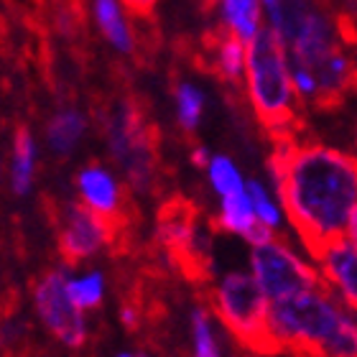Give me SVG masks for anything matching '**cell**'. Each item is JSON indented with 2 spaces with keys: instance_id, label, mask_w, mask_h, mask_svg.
Here are the masks:
<instances>
[{
  "instance_id": "6da1fadb",
  "label": "cell",
  "mask_w": 357,
  "mask_h": 357,
  "mask_svg": "<svg viewBox=\"0 0 357 357\" xmlns=\"http://www.w3.org/2000/svg\"><path fill=\"white\" fill-rule=\"evenodd\" d=\"M268 172L291 227L312 258L344 238L357 209V158L324 143L278 138Z\"/></svg>"
},
{
  "instance_id": "7a4b0ae2",
  "label": "cell",
  "mask_w": 357,
  "mask_h": 357,
  "mask_svg": "<svg viewBox=\"0 0 357 357\" xmlns=\"http://www.w3.org/2000/svg\"><path fill=\"white\" fill-rule=\"evenodd\" d=\"M268 329L275 352L298 357H357V312L327 281L271 304Z\"/></svg>"
},
{
  "instance_id": "3957f363",
  "label": "cell",
  "mask_w": 357,
  "mask_h": 357,
  "mask_svg": "<svg viewBox=\"0 0 357 357\" xmlns=\"http://www.w3.org/2000/svg\"><path fill=\"white\" fill-rule=\"evenodd\" d=\"M243 87L253 115L273 141L296 138L301 100L294 87L286 46L268 26L253 41H248V67Z\"/></svg>"
},
{
  "instance_id": "277c9868",
  "label": "cell",
  "mask_w": 357,
  "mask_h": 357,
  "mask_svg": "<svg viewBox=\"0 0 357 357\" xmlns=\"http://www.w3.org/2000/svg\"><path fill=\"white\" fill-rule=\"evenodd\" d=\"M102 135L112 164L133 194L153 192L158 178V133L135 97H120L102 112Z\"/></svg>"
},
{
  "instance_id": "5b68a950",
  "label": "cell",
  "mask_w": 357,
  "mask_h": 357,
  "mask_svg": "<svg viewBox=\"0 0 357 357\" xmlns=\"http://www.w3.org/2000/svg\"><path fill=\"white\" fill-rule=\"evenodd\" d=\"M212 312L222 321L225 329L255 355H278L271 340L268 317H271V298L255 281L253 273L232 271L215 283L209 294Z\"/></svg>"
},
{
  "instance_id": "8992f818",
  "label": "cell",
  "mask_w": 357,
  "mask_h": 357,
  "mask_svg": "<svg viewBox=\"0 0 357 357\" xmlns=\"http://www.w3.org/2000/svg\"><path fill=\"white\" fill-rule=\"evenodd\" d=\"M250 273L261 283L271 304L324 283L319 266L304 261L289 243H283L275 235L250 245Z\"/></svg>"
},
{
  "instance_id": "52a82bcc",
  "label": "cell",
  "mask_w": 357,
  "mask_h": 357,
  "mask_svg": "<svg viewBox=\"0 0 357 357\" xmlns=\"http://www.w3.org/2000/svg\"><path fill=\"white\" fill-rule=\"evenodd\" d=\"M31 301L49 335L56 337L69 350L84 347L89 337L87 319L84 309H79L69 294V273L64 268H52L38 275L31 286Z\"/></svg>"
},
{
  "instance_id": "ba28073f",
  "label": "cell",
  "mask_w": 357,
  "mask_h": 357,
  "mask_svg": "<svg viewBox=\"0 0 357 357\" xmlns=\"http://www.w3.org/2000/svg\"><path fill=\"white\" fill-rule=\"evenodd\" d=\"M54 232L61 261L77 266L115 245L120 225L82 202H64L54 209Z\"/></svg>"
},
{
  "instance_id": "9c48e42d",
  "label": "cell",
  "mask_w": 357,
  "mask_h": 357,
  "mask_svg": "<svg viewBox=\"0 0 357 357\" xmlns=\"http://www.w3.org/2000/svg\"><path fill=\"white\" fill-rule=\"evenodd\" d=\"M156 238L174 263L189 278H204L209 271L204 255V240L197 230L194 207L184 199L166 202L158 212Z\"/></svg>"
},
{
  "instance_id": "30bf717a",
  "label": "cell",
  "mask_w": 357,
  "mask_h": 357,
  "mask_svg": "<svg viewBox=\"0 0 357 357\" xmlns=\"http://www.w3.org/2000/svg\"><path fill=\"white\" fill-rule=\"evenodd\" d=\"M75 186L82 204H87L89 209L100 212L112 222L123 225V209H126L123 184L110 169H105L102 164L82 166L75 176Z\"/></svg>"
},
{
  "instance_id": "8fae6325",
  "label": "cell",
  "mask_w": 357,
  "mask_h": 357,
  "mask_svg": "<svg viewBox=\"0 0 357 357\" xmlns=\"http://www.w3.org/2000/svg\"><path fill=\"white\" fill-rule=\"evenodd\" d=\"M204 56H207L209 72L222 79L225 84L240 87L245 82L248 67V41L217 26L207 38H204Z\"/></svg>"
},
{
  "instance_id": "7c38bea8",
  "label": "cell",
  "mask_w": 357,
  "mask_h": 357,
  "mask_svg": "<svg viewBox=\"0 0 357 357\" xmlns=\"http://www.w3.org/2000/svg\"><path fill=\"white\" fill-rule=\"evenodd\" d=\"M314 261L337 296L357 312V248L344 238L335 240L332 245L314 255Z\"/></svg>"
},
{
  "instance_id": "4fadbf2b",
  "label": "cell",
  "mask_w": 357,
  "mask_h": 357,
  "mask_svg": "<svg viewBox=\"0 0 357 357\" xmlns=\"http://www.w3.org/2000/svg\"><path fill=\"white\" fill-rule=\"evenodd\" d=\"M215 227H220L222 232H230V235H240V238L248 240L250 245L263 243V240L275 235L271 227L258 222L253 202H250V194H248V186L235 194L220 197V209H217V217H215Z\"/></svg>"
},
{
  "instance_id": "5bb4252c",
  "label": "cell",
  "mask_w": 357,
  "mask_h": 357,
  "mask_svg": "<svg viewBox=\"0 0 357 357\" xmlns=\"http://www.w3.org/2000/svg\"><path fill=\"white\" fill-rule=\"evenodd\" d=\"M128 13L130 10L123 0H89V15L97 33L105 38V44L123 56H133L138 38Z\"/></svg>"
},
{
  "instance_id": "9a60e30c",
  "label": "cell",
  "mask_w": 357,
  "mask_h": 357,
  "mask_svg": "<svg viewBox=\"0 0 357 357\" xmlns=\"http://www.w3.org/2000/svg\"><path fill=\"white\" fill-rule=\"evenodd\" d=\"M217 21L243 41H253L266 29V3L263 0H212Z\"/></svg>"
},
{
  "instance_id": "2e32d148",
  "label": "cell",
  "mask_w": 357,
  "mask_h": 357,
  "mask_svg": "<svg viewBox=\"0 0 357 357\" xmlns=\"http://www.w3.org/2000/svg\"><path fill=\"white\" fill-rule=\"evenodd\" d=\"M87 133V115L75 105H64L52 112L46 123V146L56 158H67L77 151Z\"/></svg>"
},
{
  "instance_id": "e0dca14e",
  "label": "cell",
  "mask_w": 357,
  "mask_h": 357,
  "mask_svg": "<svg viewBox=\"0 0 357 357\" xmlns=\"http://www.w3.org/2000/svg\"><path fill=\"white\" fill-rule=\"evenodd\" d=\"M38 146L29 126L18 123L10 141V192L15 197H26L33 189L36 178Z\"/></svg>"
},
{
  "instance_id": "ac0fdd59",
  "label": "cell",
  "mask_w": 357,
  "mask_h": 357,
  "mask_svg": "<svg viewBox=\"0 0 357 357\" xmlns=\"http://www.w3.org/2000/svg\"><path fill=\"white\" fill-rule=\"evenodd\" d=\"M174 102H176V123L186 135H192L204 115V92L189 79H178L174 84Z\"/></svg>"
},
{
  "instance_id": "d6986e66",
  "label": "cell",
  "mask_w": 357,
  "mask_h": 357,
  "mask_svg": "<svg viewBox=\"0 0 357 357\" xmlns=\"http://www.w3.org/2000/svg\"><path fill=\"white\" fill-rule=\"evenodd\" d=\"M204 172H207L209 186H212V192H215L217 197H227V194H235L248 186V181L243 178V174H240L238 164H235L230 156H225V153L212 156V161H209V166Z\"/></svg>"
},
{
  "instance_id": "ffe728a7",
  "label": "cell",
  "mask_w": 357,
  "mask_h": 357,
  "mask_svg": "<svg viewBox=\"0 0 357 357\" xmlns=\"http://www.w3.org/2000/svg\"><path fill=\"white\" fill-rule=\"evenodd\" d=\"M189 321H192L194 357H222L220 342L215 337V327H212V314H209L207 306H194Z\"/></svg>"
},
{
  "instance_id": "44dd1931",
  "label": "cell",
  "mask_w": 357,
  "mask_h": 357,
  "mask_svg": "<svg viewBox=\"0 0 357 357\" xmlns=\"http://www.w3.org/2000/svg\"><path fill=\"white\" fill-rule=\"evenodd\" d=\"M69 294L79 309L89 312L97 309L105 298V275L102 271H84L79 275H69Z\"/></svg>"
},
{
  "instance_id": "7402d4cb",
  "label": "cell",
  "mask_w": 357,
  "mask_h": 357,
  "mask_svg": "<svg viewBox=\"0 0 357 357\" xmlns=\"http://www.w3.org/2000/svg\"><path fill=\"white\" fill-rule=\"evenodd\" d=\"M248 194H250V202H253L258 222L266 225V227H271L273 232H278L281 220H283L281 199H273L271 192L266 189V184H261L258 178H248Z\"/></svg>"
},
{
  "instance_id": "603a6c76",
  "label": "cell",
  "mask_w": 357,
  "mask_h": 357,
  "mask_svg": "<svg viewBox=\"0 0 357 357\" xmlns=\"http://www.w3.org/2000/svg\"><path fill=\"white\" fill-rule=\"evenodd\" d=\"M120 321H123V327H126L128 332H135V329L141 327V314H138V306L123 304V309H120Z\"/></svg>"
},
{
  "instance_id": "cb8c5ba5",
  "label": "cell",
  "mask_w": 357,
  "mask_h": 357,
  "mask_svg": "<svg viewBox=\"0 0 357 357\" xmlns=\"http://www.w3.org/2000/svg\"><path fill=\"white\" fill-rule=\"evenodd\" d=\"M123 3L130 10V15H141V18H149L153 8L158 6V0H123Z\"/></svg>"
},
{
  "instance_id": "d4e9b609",
  "label": "cell",
  "mask_w": 357,
  "mask_h": 357,
  "mask_svg": "<svg viewBox=\"0 0 357 357\" xmlns=\"http://www.w3.org/2000/svg\"><path fill=\"white\" fill-rule=\"evenodd\" d=\"M209 161H212V153H209L204 146H197V149L192 151V164L199 166V169H207Z\"/></svg>"
},
{
  "instance_id": "484cf974",
  "label": "cell",
  "mask_w": 357,
  "mask_h": 357,
  "mask_svg": "<svg viewBox=\"0 0 357 357\" xmlns=\"http://www.w3.org/2000/svg\"><path fill=\"white\" fill-rule=\"evenodd\" d=\"M344 240L347 243H352V245L357 248V209L352 212V217H350V225H347V232H344Z\"/></svg>"
},
{
  "instance_id": "4316f807",
  "label": "cell",
  "mask_w": 357,
  "mask_h": 357,
  "mask_svg": "<svg viewBox=\"0 0 357 357\" xmlns=\"http://www.w3.org/2000/svg\"><path fill=\"white\" fill-rule=\"evenodd\" d=\"M115 357H146V355H141V352H120Z\"/></svg>"
},
{
  "instance_id": "83f0119b",
  "label": "cell",
  "mask_w": 357,
  "mask_h": 357,
  "mask_svg": "<svg viewBox=\"0 0 357 357\" xmlns=\"http://www.w3.org/2000/svg\"><path fill=\"white\" fill-rule=\"evenodd\" d=\"M263 3H266V6H268V3H273V0H263Z\"/></svg>"
},
{
  "instance_id": "f1b7e54d",
  "label": "cell",
  "mask_w": 357,
  "mask_h": 357,
  "mask_svg": "<svg viewBox=\"0 0 357 357\" xmlns=\"http://www.w3.org/2000/svg\"><path fill=\"white\" fill-rule=\"evenodd\" d=\"M355 149H357V135H355Z\"/></svg>"
}]
</instances>
